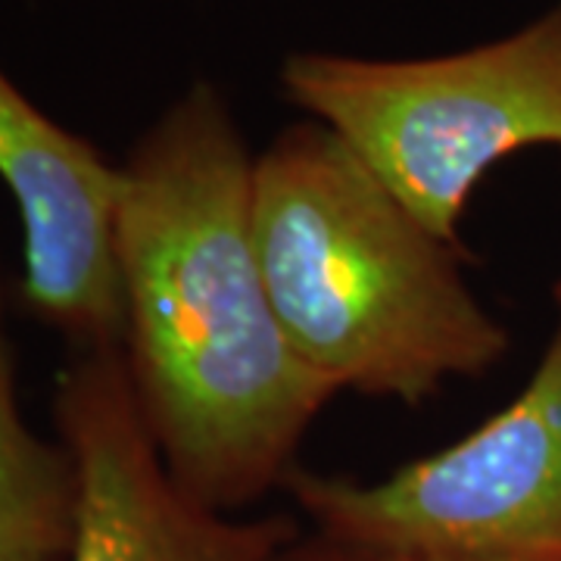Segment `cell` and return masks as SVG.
<instances>
[{
    "label": "cell",
    "instance_id": "1",
    "mask_svg": "<svg viewBox=\"0 0 561 561\" xmlns=\"http://www.w3.org/2000/svg\"><path fill=\"white\" fill-rule=\"evenodd\" d=\"M253 165L231 103L197 79L122 162V362L181 493L238 515L300 468L337 390L297 356L253 238Z\"/></svg>",
    "mask_w": 561,
    "mask_h": 561
},
{
    "label": "cell",
    "instance_id": "2",
    "mask_svg": "<svg viewBox=\"0 0 561 561\" xmlns=\"http://www.w3.org/2000/svg\"><path fill=\"white\" fill-rule=\"evenodd\" d=\"M253 238L290 346L337 393L421 405L493 371L512 337L431 234L328 125L284 128L253 165Z\"/></svg>",
    "mask_w": 561,
    "mask_h": 561
},
{
    "label": "cell",
    "instance_id": "3",
    "mask_svg": "<svg viewBox=\"0 0 561 561\" xmlns=\"http://www.w3.org/2000/svg\"><path fill=\"white\" fill-rule=\"evenodd\" d=\"M278 81L431 234L461 247V216L496 162L530 147L561 150V7L443 57L297 50Z\"/></svg>",
    "mask_w": 561,
    "mask_h": 561
},
{
    "label": "cell",
    "instance_id": "4",
    "mask_svg": "<svg viewBox=\"0 0 561 561\" xmlns=\"http://www.w3.org/2000/svg\"><path fill=\"white\" fill-rule=\"evenodd\" d=\"M309 530L400 561H561V319L522 393L381 481L297 468Z\"/></svg>",
    "mask_w": 561,
    "mask_h": 561
},
{
    "label": "cell",
    "instance_id": "5",
    "mask_svg": "<svg viewBox=\"0 0 561 561\" xmlns=\"http://www.w3.org/2000/svg\"><path fill=\"white\" fill-rule=\"evenodd\" d=\"M54 415L76 471L66 561H275L302 527L290 515L213 512L169 478L140 419L119 346L79 353Z\"/></svg>",
    "mask_w": 561,
    "mask_h": 561
},
{
    "label": "cell",
    "instance_id": "6",
    "mask_svg": "<svg viewBox=\"0 0 561 561\" xmlns=\"http://www.w3.org/2000/svg\"><path fill=\"white\" fill-rule=\"evenodd\" d=\"M0 184L22 225V302L79 353L119 346L122 169L44 116L0 69Z\"/></svg>",
    "mask_w": 561,
    "mask_h": 561
},
{
    "label": "cell",
    "instance_id": "7",
    "mask_svg": "<svg viewBox=\"0 0 561 561\" xmlns=\"http://www.w3.org/2000/svg\"><path fill=\"white\" fill-rule=\"evenodd\" d=\"M72 534V459L22 421L0 300V561L66 559Z\"/></svg>",
    "mask_w": 561,
    "mask_h": 561
},
{
    "label": "cell",
    "instance_id": "8",
    "mask_svg": "<svg viewBox=\"0 0 561 561\" xmlns=\"http://www.w3.org/2000/svg\"><path fill=\"white\" fill-rule=\"evenodd\" d=\"M275 561H400L375 552V549H365L356 542L334 540V537H324L319 530H300L294 540L280 549Z\"/></svg>",
    "mask_w": 561,
    "mask_h": 561
},
{
    "label": "cell",
    "instance_id": "9",
    "mask_svg": "<svg viewBox=\"0 0 561 561\" xmlns=\"http://www.w3.org/2000/svg\"><path fill=\"white\" fill-rule=\"evenodd\" d=\"M552 294H556V306H559V319H561V278L556 280V287H552Z\"/></svg>",
    "mask_w": 561,
    "mask_h": 561
},
{
    "label": "cell",
    "instance_id": "10",
    "mask_svg": "<svg viewBox=\"0 0 561 561\" xmlns=\"http://www.w3.org/2000/svg\"><path fill=\"white\" fill-rule=\"evenodd\" d=\"M559 7H561V0H559Z\"/></svg>",
    "mask_w": 561,
    "mask_h": 561
}]
</instances>
